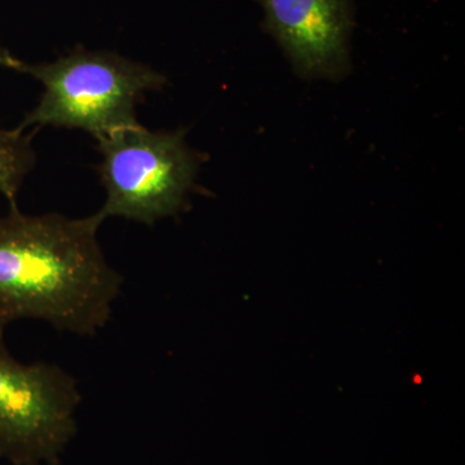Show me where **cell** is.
Here are the masks:
<instances>
[{"label": "cell", "instance_id": "cell-1", "mask_svg": "<svg viewBox=\"0 0 465 465\" xmlns=\"http://www.w3.org/2000/svg\"><path fill=\"white\" fill-rule=\"evenodd\" d=\"M99 213L81 219L0 217V331L18 320H41L79 336L105 327L124 278L109 265L97 232Z\"/></svg>", "mask_w": 465, "mask_h": 465}, {"label": "cell", "instance_id": "cell-2", "mask_svg": "<svg viewBox=\"0 0 465 465\" xmlns=\"http://www.w3.org/2000/svg\"><path fill=\"white\" fill-rule=\"evenodd\" d=\"M18 73L43 85L35 108L18 125L84 130L97 142L139 124L136 108L146 92L161 90L167 78L157 70L112 51L78 47L54 63H23Z\"/></svg>", "mask_w": 465, "mask_h": 465}, {"label": "cell", "instance_id": "cell-3", "mask_svg": "<svg viewBox=\"0 0 465 465\" xmlns=\"http://www.w3.org/2000/svg\"><path fill=\"white\" fill-rule=\"evenodd\" d=\"M97 173L106 191L99 213L154 225L188 203L200 168V154L182 131H150L142 124L100 140Z\"/></svg>", "mask_w": 465, "mask_h": 465}, {"label": "cell", "instance_id": "cell-4", "mask_svg": "<svg viewBox=\"0 0 465 465\" xmlns=\"http://www.w3.org/2000/svg\"><path fill=\"white\" fill-rule=\"evenodd\" d=\"M78 382L54 363L20 362L0 331V458L54 465L76 432Z\"/></svg>", "mask_w": 465, "mask_h": 465}, {"label": "cell", "instance_id": "cell-5", "mask_svg": "<svg viewBox=\"0 0 465 465\" xmlns=\"http://www.w3.org/2000/svg\"><path fill=\"white\" fill-rule=\"evenodd\" d=\"M262 29L305 76H336L349 63L351 0H258Z\"/></svg>", "mask_w": 465, "mask_h": 465}, {"label": "cell", "instance_id": "cell-6", "mask_svg": "<svg viewBox=\"0 0 465 465\" xmlns=\"http://www.w3.org/2000/svg\"><path fill=\"white\" fill-rule=\"evenodd\" d=\"M32 134L0 128V193L16 206L18 191L36 163Z\"/></svg>", "mask_w": 465, "mask_h": 465}, {"label": "cell", "instance_id": "cell-7", "mask_svg": "<svg viewBox=\"0 0 465 465\" xmlns=\"http://www.w3.org/2000/svg\"><path fill=\"white\" fill-rule=\"evenodd\" d=\"M21 65H23V61L15 57L14 54H12L7 48L3 47L2 43H0V67H5V69L16 70V72H18Z\"/></svg>", "mask_w": 465, "mask_h": 465}]
</instances>
